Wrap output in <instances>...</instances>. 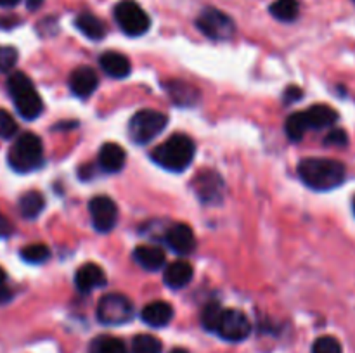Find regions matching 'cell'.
Listing matches in <instances>:
<instances>
[{
    "label": "cell",
    "mask_w": 355,
    "mask_h": 353,
    "mask_svg": "<svg viewBox=\"0 0 355 353\" xmlns=\"http://www.w3.org/2000/svg\"><path fill=\"white\" fill-rule=\"evenodd\" d=\"M302 182L314 190H331L345 182L347 170L343 163L328 158H307L298 165Z\"/></svg>",
    "instance_id": "1"
},
{
    "label": "cell",
    "mask_w": 355,
    "mask_h": 353,
    "mask_svg": "<svg viewBox=\"0 0 355 353\" xmlns=\"http://www.w3.org/2000/svg\"><path fill=\"white\" fill-rule=\"evenodd\" d=\"M194 154L196 145L193 138L184 134H173L151 152V159L162 168L179 173L189 168Z\"/></svg>",
    "instance_id": "2"
},
{
    "label": "cell",
    "mask_w": 355,
    "mask_h": 353,
    "mask_svg": "<svg viewBox=\"0 0 355 353\" xmlns=\"http://www.w3.org/2000/svg\"><path fill=\"white\" fill-rule=\"evenodd\" d=\"M7 90H9L10 99H12L21 118L31 121L40 116L42 111H44V100H42L40 93L35 89L30 76L21 71L12 73L7 78Z\"/></svg>",
    "instance_id": "3"
},
{
    "label": "cell",
    "mask_w": 355,
    "mask_h": 353,
    "mask_svg": "<svg viewBox=\"0 0 355 353\" xmlns=\"http://www.w3.org/2000/svg\"><path fill=\"white\" fill-rule=\"evenodd\" d=\"M7 161H9L10 168L17 173L35 172L44 163V142L31 132L17 135L9 149Z\"/></svg>",
    "instance_id": "4"
},
{
    "label": "cell",
    "mask_w": 355,
    "mask_h": 353,
    "mask_svg": "<svg viewBox=\"0 0 355 353\" xmlns=\"http://www.w3.org/2000/svg\"><path fill=\"white\" fill-rule=\"evenodd\" d=\"M168 116L156 109H141L128 121V135L135 144H149L165 130Z\"/></svg>",
    "instance_id": "5"
},
{
    "label": "cell",
    "mask_w": 355,
    "mask_h": 353,
    "mask_svg": "<svg viewBox=\"0 0 355 353\" xmlns=\"http://www.w3.org/2000/svg\"><path fill=\"white\" fill-rule=\"evenodd\" d=\"M114 19L128 37H141L151 28V19L146 10L134 0H121L114 6Z\"/></svg>",
    "instance_id": "6"
},
{
    "label": "cell",
    "mask_w": 355,
    "mask_h": 353,
    "mask_svg": "<svg viewBox=\"0 0 355 353\" xmlns=\"http://www.w3.org/2000/svg\"><path fill=\"white\" fill-rule=\"evenodd\" d=\"M134 305L125 294H104L97 303V318L104 325H121L134 318Z\"/></svg>",
    "instance_id": "7"
},
{
    "label": "cell",
    "mask_w": 355,
    "mask_h": 353,
    "mask_svg": "<svg viewBox=\"0 0 355 353\" xmlns=\"http://www.w3.org/2000/svg\"><path fill=\"white\" fill-rule=\"evenodd\" d=\"M196 26L205 37L211 40H229L236 33L234 21L215 7H207L201 10L196 19Z\"/></svg>",
    "instance_id": "8"
},
{
    "label": "cell",
    "mask_w": 355,
    "mask_h": 353,
    "mask_svg": "<svg viewBox=\"0 0 355 353\" xmlns=\"http://www.w3.org/2000/svg\"><path fill=\"white\" fill-rule=\"evenodd\" d=\"M252 332V324H250L248 317L245 311L236 310V308H224L220 322H218L217 334L222 339L231 343L245 341Z\"/></svg>",
    "instance_id": "9"
},
{
    "label": "cell",
    "mask_w": 355,
    "mask_h": 353,
    "mask_svg": "<svg viewBox=\"0 0 355 353\" xmlns=\"http://www.w3.org/2000/svg\"><path fill=\"white\" fill-rule=\"evenodd\" d=\"M193 189L203 204L222 203L225 192L224 180L214 170H201L200 173H196L193 180Z\"/></svg>",
    "instance_id": "10"
},
{
    "label": "cell",
    "mask_w": 355,
    "mask_h": 353,
    "mask_svg": "<svg viewBox=\"0 0 355 353\" xmlns=\"http://www.w3.org/2000/svg\"><path fill=\"white\" fill-rule=\"evenodd\" d=\"M89 213L92 218V225L101 234H107L113 230L118 221V208L114 201L107 196H96L89 203Z\"/></svg>",
    "instance_id": "11"
},
{
    "label": "cell",
    "mask_w": 355,
    "mask_h": 353,
    "mask_svg": "<svg viewBox=\"0 0 355 353\" xmlns=\"http://www.w3.org/2000/svg\"><path fill=\"white\" fill-rule=\"evenodd\" d=\"M166 246L177 255H189L196 248V237L189 225L186 224H173L165 230Z\"/></svg>",
    "instance_id": "12"
},
{
    "label": "cell",
    "mask_w": 355,
    "mask_h": 353,
    "mask_svg": "<svg viewBox=\"0 0 355 353\" xmlns=\"http://www.w3.org/2000/svg\"><path fill=\"white\" fill-rule=\"evenodd\" d=\"M69 90L75 93L80 99H87L96 92L97 85H99V78L97 73L94 71L90 66H80V68L73 69L68 80Z\"/></svg>",
    "instance_id": "13"
},
{
    "label": "cell",
    "mask_w": 355,
    "mask_h": 353,
    "mask_svg": "<svg viewBox=\"0 0 355 353\" xmlns=\"http://www.w3.org/2000/svg\"><path fill=\"white\" fill-rule=\"evenodd\" d=\"M107 284L106 273L97 263H83L75 273V286L80 293H90Z\"/></svg>",
    "instance_id": "14"
},
{
    "label": "cell",
    "mask_w": 355,
    "mask_h": 353,
    "mask_svg": "<svg viewBox=\"0 0 355 353\" xmlns=\"http://www.w3.org/2000/svg\"><path fill=\"white\" fill-rule=\"evenodd\" d=\"M99 66L107 76L116 80L127 78L132 71L130 59H128L125 54H121V52H114V51L104 52V54L99 57Z\"/></svg>",
    "instance_id": "15"
},
{
    "label": "cell",
    "mask_w": 355,
    "mask_h": 353,
    "mask_svg": "<svg viewBox=\"0 0 355 353\" xmlns=\"http://www.w3.org/2000/svg\"><path fill=\"white\" fill-rule=\"evenodd\" d=\"M97 161H99V166L106 173H118L123 170L125 161H127V152L121 145L114 144V142H107L99 149Z\"/></svg>",
    "instance_id": "16"
},
{
    "label": "cell",
    "mask_w": 355,
    "mask_h": 353,
    "mask_svg": "<svg viewBox=\"0 0 355 353\" xmlns=\"http://www.w3.org/2000/svg\"><path fill=\"white\" fill-rule=\"evenodd\" d=\"M141 318L144 324L151 325V327H165L172 322L173 307L166 301H153L142 308Z\"/></svg>",
    "instance_id": "17"
},
{
    "label": "cell",
    "mask_w": 355,
    "mask_h": 353,
    "mask_svg": "<svg viewBox=\"0 0 355 353\" xmlns=\"http://www.w3.org/2000/svg\"><path fill=\"white\" fill-rule=\"evenodd\" d=\"M163 89L166 90L170 99L179 106H193L200 99V90L182 80H170V82L163 83Z\"/></svg>",
    "instance_id": "18"
},
{
    "label": "cell",
    "mask_w": 355,
    "mask_h": 353,
    "mask_svg": "<svg viewBox=\"0 0 355 353\" xmlns=\"http://www.w3.org/2000/svg\"><path fill=\"white\" fill-rule=\"evenodd\" d=\"M193 280V266L184 260L172 262L163 272V282L170 289H182Z\"/></svg>",
    "instance_id": "19"
},
{
    "label": "cell",
    "mask_w": 355,
    "mask_h": 353,
    "mask_svg": "<svg viewBox=\"0 0 355 353\" xmlns=\"http://www.w3.org/2000/svg\"><path fill=\"white\" fill-rule=\"evenodd\" d=\"M134 260L148 272H156V270H162L165 265V251L158 246H149L142 244L137 246L134 249Z\"/></svg>",
    "instance_id": "20"
},
{
    "label": "cell",
    "mask_w": 355,
    "mask_h": 353,
    "mask_svg": "<svg viewBox=\"0 0 355 353\" xmlns=\"http://www.w3.org/2000/svg\"><path fill=\"white\" fill-rule=\"evenodd\" d=\"M304 114L305 120H307L309 130L311 128L321 130V128L331 127L338 120V113L328 104H315V106H311L307 111H304Z\"/></svg>",
    "instance_id": "21"
},
{
    "label": "cell",
    "mask_w": 355,
    "mask_h": 353,
    "mask_svg": "<svg viewBox=\"0 0 355 353\" xmlns=\"http://www.w3.org/2000/svg\"><path fill=\"white\" fill-rule=\"evenodd\" d=\"M44 208L45 197L38 190H28L17 201V210H19L21 217L26 218V220H35L44 211Z\"/></svg>",
    "instance_id": "22"
},
{
    "label": "cell",
    "mask_w": 355,
    "mask_h": 353,
    "mask_svg": "<svg viewBox=\"0 0 355 353\" xmlns=\"http://www.w3.org/2000/svg\"><path fill=\"white\" fill-rule=\"evenodd\" d=\"M75 26L89 40H103L104 35H106V26H104L103 21L90 12L78 14L75 19Z\"/></svg>",
    "instance_id": "23"
},
{
    "label": "cell",
    "mask_w": 355,
    "mask_h": 353,
    "mask_svg": "<svg viewBox=\"0 0 355 353\" xmlns=\"http://www.w3.org/2000/svg\"><path fill=\"white\" fill-rule=\"evenodd\" d=\"M89 353H128V350L123 339L116 338V336L101 334L90 341Z\"/></svg>",
    "instance_id": "24"
},
{
    "label": "cell",
    "mask_w": 355,
    "mask_h": 353,
    "mask_svg": "<svg viewBox=\"0 0 355 353\" xmlns=\"http://www.w3.org/2000/svg\"><path fill=\"white\" fill-rule=\"evenodd\" d=\"M269 10L277 21L291 23L300 14V0H276L274 3H270Z\"/></svg>",
    "instance_id": "25"
},
{
    "label": "cell",
    "mask_w": 355,
    "mask_h": 353,
    "mask_svg": "<svg viewBox=\"0 0 355 353\" xmlns=\"http://www.w3.org/2000/svg\"><path fill=\"white\" fill-rule=\"evenodd\" d=\"M284 130H286V135L290 141L298 142L304 138L305 132L309 130L307 120H305L304 111H298V113H293L288 116L286 125H284Z\"/></svg>",
    "instance_id": "26"
},
{
    "label": "cell",
    "mask_w": 355,
    "mask_h": 353,
    "mask_svg": "<svg viewBox=\"0 0 355 353\" xmlns=\"http://www.w3.org/2000/svg\"><path fill=\"white\" fill-rule=\"evenodd\" d=\"M19 256L23 262L31 263V265H38V263L47 262V258L51 256V251H49L47 246L42 244V242H35V244L24 246L19 251Z\"/></svg>",
    "instance_id": "27"
},
{
    "label": "cell",
    "mask_w": 355,
    "mask_h": 353,
    "mask_svg": "<svg viewBox=\"0 0 355 353\" xmlns=\"http://www.w3.org/2000/svg\"><path fill=\"white\" fill-rule=\"evenodd\" d=\"M222 314H224V308H222L220 303H217V301L208 303L203 308V311H201V324H203V327L210 332H217Z\"/></svg>",
    "instance_id": "28"
},
{
    "label": "cell",
    "mask_w": 355,
    "mask_h": 353,
    "mask_svg": "<svg viewBox=\"0 0 355 353\" xmlns=\"http://www.w3.org/2000/svg\"><path fill=\"white\" fill-rule=\"evenodd\" d=\"M163 345L158 338L149 334L135 336L132 341V353H162Z\"/></svg>",
    "instance_id": "29"
},
{
    "label": "cell",
    "mask_w": 355,
    "mask_h": 353,
    "mask_svg": "<svg viewBox=\"0 0 355 353\" xmlns=\"http://www.w3.org/2000/svg\"><path fill=\"white\" fill-rule=\"evenodd\" d=\"M312 353H342V345L333 336H321L312 345Z\"/></svg>",
    "instance_id": "30"
},
{
    "label": "cell",
    "mask_w": 355,
    "mask_h": 353,
    "mask_svg": "<svg viewBox=\"0 0 355 353\" xmlns=\"http://www.w3.org/2000/svg\"><path fill=\"white\" fill-rule=\"evenodd\" d=\"M17 134V123L6 109H0V138H12Z\"/></svg>",
    "instance_id": "31"
},
{
    "label": "cell",
    "mask_w": 355,
    "mask_h": 353,
    "mask_svg": "<svg viewBox=\"0 0 355 353\" xmlns=\"http://www.w3.org/2000/svg\"><path fill=\"white\" fill-rule=\"evenodd\" d=\"M17 62V51L14 47H0V73H9Z\"/></svg>",
    "instance_id": "32"
},
{
    "label": "cell",
    "mask_w": 355,
    "mask_h": 353,
    "mask_svg": "<svg viewBox=\"0 0 355 353\" xmlns=\"http://www.w3.org/2000/svg\"><path fill=\"white\" fill-rule=\"evenodd\" d=\"M326 145H333V147H345L349 144V135L343 128H333L324 138Z\"/></svg>",
    "instance_id": "33"
},
{
    "label": "cell",
    "mask_w": 355,
    "mask_h": 353,
    "mask_svg": "<svg viewBox=\"0 0 355 353\" xmlns=\"http://www.w3.org/2000/svg\"><path fill=\"white\" fill-rule=\"evenodd\" d=\"M302 97H304V92H302L300 87H288L286 90H284V102L286 104H293L297 102V100H300Z\"/></svg>",
    "instance_id": "34"
},
{
    "label": "cell",
    "mask_w": 355,
    "mask_h": 353,
    "mask_svg": "<svg viewBox=\"0 0 355 353\" xmlns=\"http://www.w3.org/2000/svg\"><path fill=\"white\" fill-rule=\"evenodd\" d=\"M14 230V225L6 215L0 213V237H9Z\"/></svg>",
    "instance_id": "35"
},
{
    "label": "cell",
    "mask_w": 355,
    "mask_h": 353,
    "mask_svg": "<svg viewBox=\"0 0 355 353\" xmlns=\"http://www.w3.org/2000/svg\"><path fill=\"white\" fill-rule=\"evenodd\" d=\"M44 3V0H26V7L28 10H38Z\"/></svg>",
    "instance_id": "36"
},
{
    "label": "cell",
    "mask_w": 355,
    "mask_h": 353,
    "mask_svg": "<svg viewBox=\"0 0 355 353\" xmlns=\"http://www.w3.org/2000/svg\"><path fill=\"white\" fill-rule=\"evenodd\" d=\"M3 287H7V273L6 270L0 266V289H3Z\"/></svg>",
    "instance_id": "37"
},
{
    "label": "cell",
    "mask_w": 355,
    "mask_h": 353,
    "mask_svg": "<svg viewBox=\"0 0 355 353\" xmlns=\"http://www.w3.org/2000/svg\"><path fill=\"white\" fill-rule=\"evenodd\" d=\"M21 0H0V7H16Z\"/></svg>",
    "instance_id": "38"
},
{
    "label": "cell",
    "mask_w": 355,
    "mask_h": 353,
    "mask_svg": "<svg viewBox=\"0 0 355 353\" xmlns=\"http://www.w3.org/2000/svg\"><path fill=\"white\" fill-rule=\"evenodd\" d=\"M170 353H187V352L184 348H173Z\"/></svg>",
    "instance_id": "39"
},
{
    "label": "cell",
    "mask_w": 355,
    "mask_h": 353,
    "mask_svg": "<svg viewBox=\"0 0 355 353\" xmlns=\"http://www.w3.org/2000/svg\"><path fill=\"white\" fill-rule=\"evenodd\" d=\"M354 213H355V197H354Z\"/></svg>",
    "instance_id": "40"
}]
</instances>
